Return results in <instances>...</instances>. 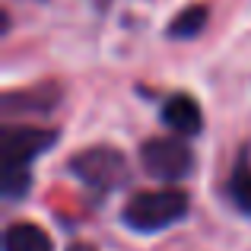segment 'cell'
Listing matches in <instances>:
<instances>
[{
	"label": "cell",
	"mask_w": 251,
	"mask_h": 251,
	"mask_svg": "<svg viewBox=\"0 0 251 251\" xmlns=\"http://www.w3.org/2000/svg\"><path fill=\"white\" fill-rule=\"evenodd\" d=\"M229 197L242 213H251V166L248 156H239L232 175H229Z\"/></svg>",
	"instance_id": "obj_7"
},
{
	"label": "cell",
	"mask_w": 251,
	"mask_h": 251,
	"mask_svg": "<svg viewBox=\"0 0 251 251\" xmlns=\"http://www.w3.org/2000/svg\"><path fill=\"white\" fill-rule=\"evenodd\" d=\"M188 191L181 188H159V191H140V194H134L127 201V207H124L121 220L127 229H134V232H162L166 226L172 223L184 220L188 216Z\"/></svg>",
	"instance_id": "obj_1"
},
{
	"label": "cell",
	"mask_w": 251,
	"mask_h": 251,
	"mask_svg": "<svg viewBox=\"0 0 251 251\" xmlns=\"http://www.w3.org/2000/svg\"><path fill=\"white\" fill-rule=\"evenodd\" d=\"M57 143V130L29 127V124H6L0 134V159L3 172H29V166Z\"/></svg>",
	"instance_id": "obj_3"
},
{
	"label": "cell",
	"mask_w": 251,
	"mask_h": 251,
	"mask_svg": "<svg viewBox=\"0 0 251 251\" xmlns=\"http://www.w3.org/2000/svg\"><path fill=\"white\" fill-rule=\"evenodd\" d=\"M70 251H92V245H83L80 242V245H70Z\"/></svg>",
	"instance_id": "obj_10"
},
{
	"label": "cell",
	"mask_w": 251,
	"mask_h": 251,
	"mask_svg": "<svg viewBox=\"0 0 251 251\" xmlns=\"http://www.w3.org/2000/svg\"><path fill=\"white\" fill-rule=\"evenodd\" d=\"M162 121H166L178 137H197L203 130L201 105H197L188 92H178V96L166 99V105H162Z\"/></svg>",
	"instance_id": "obj_5"
},
{
	"label": "cell",
	"mask_w": 251,
	"mask_h": 251,
	"mask_svg": "<svg viewBox=\"0 0 251 251\" xmlns=\"http://www.w3.org/2000/svg\"><path fill=\"white\" fill-rule=\"evenodd\" d=\"M207 6H201V3H194V6H188L184 13H178L175 19H172V25H169V35H178V38H194L197 32L207 25Z\"/></svg>",
	"instance_id": "obj_8"
},
{
	"label": "cell",
	"mask_w": 251,
	"mask_h": 251,
	"mask_svg": "<svg viewBox=\"0 0 251 251\" xmlns=\"http://www.w3.org/2000/svg\"><path fill=\"white\" fill-rule=\"evenodd\" d=\"M140 166L156 181L178 184L194 172V153L181 137H153L140 147Z\"/></svg>",
	"instance_id": "obj_2"
},
{
	"label": "cell",
	"mask_w": 251,
	"mask_h": 251,
	"mask_svg": "<svg viewBox=\"0 0 251 251\" xmlns=\"http://www.w3.org/2000/svg\"><path fill=\"white\" fill-rule=\"evenodd\" d=\"M70 172L89 188L111 191L127 178V162H124V156L115 147H92V150H83L70 162Z\"/></svg>",
	"instance_id": "obj_4"
},
{
	"label": "cell",
	"mask_w": 251,
	"mask_h": 251,
	"mask_svg": "<svg viewBox=\"0 0 251 251\" xmlns=\"http://www.w3.org/2000/svg\"><path fill=\"white\" fill-rule=\"evenodd\" d=\"M0 184H3V197L16 201V197H25L32 188L29 172H0Z\"/></svg>",
	"instance_id": "obj_9"
},
{
	"label": "cell",
	"mask_w": 251,
	"mask_h": 251,
	"mask_svg": "<svg viewBox=\"0 0 251 251\" xmlns=\"http://www.w3.org/2000/svg\"><path fill=\"white\" fill-rule=\"evenodd\" d=\"M3 251H54L45 229L35 223H13L3 235Z\"/></svg>",
	"instance_id": "obj_6"
}]
</instances>
